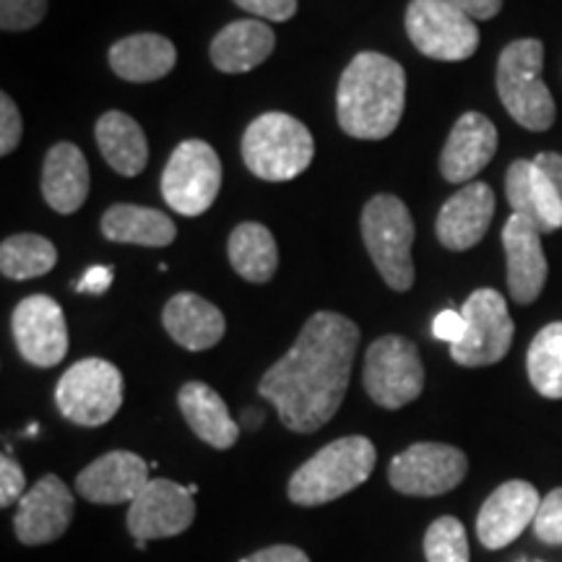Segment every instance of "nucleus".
Masks as SVG:
<instances>
[{"mask_svg":"<svg viewBox=\"0 0 562 562\" xmlns=\"http://www.w3.org/2000/svg\"><path fill=\"white\" fill-rule=\"evenodd\" d=\"M362 383L368 396L383 409H402L412 404L425 389L419 349L404 336H381L364 355Z\"/></svg>","mask_w":562,"mask_h":562,"instance_id":"nucleus-8","label":"nucleus"},{"mask_svg":"<svg viewBox=\"0 0 562 562\" xmlns=\"http://www.w3.org/2000/svg\"><path fill=\"white\" fill-rule=\"evenodd\" d=\"M47 13V0H0L3 32H26L37 26Z\"/></svg>","mask_w":562,"mask_h":562,"instance_id":"nucleus-34","label":"nucleus"},{"mask_svg":"<svg viewBox=\"0 0 562 562\" xmlns=\"http://www.w3.org/2000/svg\"><path fill=\"white\" fill-rule=\"evenodd\" d=\"M102 235L110 243L144 245V248H167L178 235L175 222L157 209L117 203L102 216Z\"/></svg>","mask_w":562,"mask_h":562,"instance_id":"nucleus-27","label":"nucleus"},{"mask_svg":"<svg viewBox=\"0 0 562 562\" xmlns=\"http://www.w3.org/2000/svg\"><path fill=\"white\" fill-rule=\"evenodd\" d=\"M13 341L34 368H55L68 355V326L60 305L47 294L21 300L11 315Z\"/></svg>","mask_w":562,"mask_h":562,"instance_id":"nucleus-13","label":"nucleus"},{"mask_svg":"<svg viewBox=\"0 0 562 562\" xmlns=\"http://www.w3.org/2000/svg\"><path fill=\"white\" fill-rule=\"evenodd\" d=\"M58 263V250L42 235H11L0 245V271L3 277L24 281L50 273Z\"/></svg>","mask_w":562,"mask_h":562,"instance_id":"nucleus-29","label":"nucleus"},{"mask_svg":"<svg viewBox=\"0 0 562 562\" xmlns=\"http://www.w3.org/2000/svg\"><path fill=\"white\" fill-rule=\"evenodd\" d=\"M463 331H467V323H463V315L461 311H442L435 315L432 321V336L440 341H448L453 347V344H459L463 339Z\"/></svg>","mask_w":562,"mask_h":562,"instance_id":"nucleus-39","label":"nucleus"},{"mask_svg":"<svg viewBox=\"0 0 562 562\" xmlns=\"http://www.w3.org/2000/svg\"><path fill=\"white\" fill-rule=\"evenodd\" d=\"M533 533L544 544H562V487L552 490L550 495L542 497L537 518H533Z\"/></svg>","mask_w":562,"mask_h":562,"instance_id":"nucleus-35","label":"nucleus"},{"mask_svg":"<svg viewBox=\"0 0 562 562\" xmlns=\"http://www.w3.org/2000/svg\"><path fill=\"white\" fill-rule=\"evenodd\" d=\"M178 404L193 435L216 451H227L240 438V425L232 419L224 398L211 385L201 381L186 383L178 393Z\"/></svg>","mask_w":562,"mask_h":562,"instance_id":"nucleus-23","label":"nucleus"},{"mask_svg":"<svg viewBox=\"0 0 562 562\" xmlns=\"http://www.w3.org/2000/svg\"><path fill=\"white\" fill-rule=\"evenodd\" d=\"M357 347L360 328L341 313L321 311L302 326L292 349L258 383L286 430L311 435L334 419L347 396Z\"/></svg>","mask_w":562,"mask_h":562,"instance_id":"nucleus-1","label":"nucleus"},{"mask_svg":"<svg viewBox=\"0 0 562 562\" xmlns=\"http://www.w3.org/2000/svg\"><path fill=\"white\" fill-rule=\"evenodd\" d=\"M161 323H165L172 341L188 351H206L216 347L227 331L220 307L193 292L175 294L165 305Z\"/></svg>","mask_w":562,"mask_h":562,"instance_id":"nucleus-21","label":"nucleus"},{"mask_svg":"<svg viewBox=\"0 0 562 562\" xmlns=\"http://www.w3.org/2000/svg\"><path fill=\"white\" fill-rule=\"evenodd\" d=\"M151 482L149 463L131 451H110L76 476V492L94 505L133 503Z\"/></svg>","mask_w":562,"mask_h":562,"instance_id":"nucleus-17","label":"nucleus"},{"mask_svg":"<svg viewBox=\"0 0 562 562\" xmlns=\"http://www.w3.org/2000/svg\"><path fill=\"white\" fill-rule=\"evenodd\" d=\"M55 404L63 417L79 427L108 425L123 406L121 370L100 357L76 362L55 385Z\"/></svg>","mask_w":562,"mask_h":562,"instance_id":"nucleus-7","label":"nucleus"},{"mask_svg":"<svg viewBox=\"0 0 562 562\" xmlns=\"http://www.w3.org/2000/svg\"><path fill=\"white\" fill-rule=\"evenodd\" d=\"M195 503L188 487L170 480H151L131 503L128 531L133 539H167L191 529Z\"/></svg>","mask_w":562,"mask_h":562,"instance_id":"nucleus-15","label":"nucleus"},{"mask_svg":"<svg viewBox=\"0 0 562 562\" xmlns=\"http://www.w3.org/2000/svg\"><path fill=\"white\" fill-rule=\"evenodd\" d=\"M467 331L451 347L453 362L461 368H484L501 362L513 344V318L508 302L495 290H476L461 307Z\"/></svg>","mask_w":562,"mask_h":562,"instance_id":"nucleus-11","label":"nucleus"},{"mask_svg":"<svg viewBox=\"0 0 562 562\" xmlns=\"http://www.w3.org/2000/svg\"><path fill=\"white\" fill-rule=\"evenodd\" d=\"M232 269L250 284H266L279 269V250L271 229L258 222H243L232 229L229 243Z\"/></svg>","mask_w":562,"mask_h":562,"instance_id":"nucleus-28","label":"nucleus"},{"mask_svg":"<svg viewBox=\"0 0 562 562\" xmlns=\"http://www.w3.org/2000/svg\"><path fill=\"white\" fill-rule=\"evenodd\" d=\"M273 45L277 37L261 19L232 21L211 42V63L222 74H248L269 60Z\"/></svg>","mask_w":562,"mask_h":562,"instance_id":"nucleus-24","label":"nucleus"},{"mask_svg":"<svg viewBox=\"0 0 562 562\" xmlns=\"http://www.w3.org/2000/svg\"><path fill=\"white\" fill-rule=\"evenodd\" d=\"M406 74L383 53H360L344 68L336 91V117L351 138L381 140L404 115Z\"/></svg>","mask_w":562,"mask_h":562,"instance_id":"nucleus-2","label":"nucleus"},{"mask_svg":"<svg viewBox=\"0 0 562 562\" xmlns=\"http://www.w3.org/2000/svg\"><path fill=\"white\" fill-rule=\"evenodd\" d=\"M503 248L508 261V290L518 305H531L547 284V256L542 248V232L510 214L503 227Z\"/></svg>","mask_w":562,"mask_h":562,"instance_id":"nucleus-18","label":"nucleus"},{"mask_svg":"<svg viewBox=\"0 0 562 562\" xmlns=\"http://www.w3.org/2000/svg\"><path fill=\"white\" fill-rule=\"evenodd\" d=\"M74 510L76 501L68 484L60 476L45 474L16 505L13 529H16L19 542L26 547L55 542L68 531Z\"/></svg>","mask_w":562,"mask_h":562,"instance_id":"nucleus-14","label":"nucleus"},{"mask_svg":"<svg viewBox=\"0 0 562 562\" xmlns=\"http://www.w3.org/2000/svg\"><path fill=\"white\" fill-rule=\"evenodd\" d=\"M378 451L364 435H349L321 448L292 474L286 495L294 505L315 508L339 501L347 492L370 480L375 469Z\"/></svg>","mask_w":562,"mask_h":562,"instance_id":"nucleus-3","label":"nucleus"},{"mask_svg":"<svg viewBox=\"0 0 562 562\" xmlns=\"http://www.w3.org/2000/svg\"><path fill=\"white\" fill-rule=\"evenodd\" d=\"M469 472L463 451L446 442H414L391 461L389 482L402 495L438 497L459 487Z\"/></svg>","mask_w":562,"mask_h":562,"instance_id":"nucleus-12","label":"nucleus"},{"mask_svg":"<svg viewBox=\"0 0 562 562\" xmlns=\"http://www.w3.org/2000/svg\"><path fill=\"white\" fill-rule=\"evenodd\" d=\"M425 558L427 562H469L472 552L459 518L442 516L430 524L425 533Z\"/></svg>","mask_w":562,"mask_h":562,"instance_id":"nucleus-32","label":"nucleus"},{"mask_svg":"<svg viewBox=\"0 0 562 562\" xmlns=\"http://www.w3.org/2000/svg\"><path fill=\"white\" fill-rule=\"evenodd\" d=\"M362 240L385 284L396 292H409L414 222L406 203L391 193L372 195L362 209Z\"/></svg>","mask_w":562,"mask_h":562,"instance_id":"nucleus-6","label":"nucleus"},{"mask_svg":"<svg viewBox=\"0 0 562 562\" xmlns=\"http://www.w3.org/2000/svg\"><path fill=\"white\" fill-rule=\"evenodd\" d=\"M497 151V128L482 112L456 121L440 154V172L448 182H467L480 175Z\"/></svg>","mask_w":562,"mask_h":562,"instance_id":"nucleus-20","label":"nucleus"},{"mask_svg":"<svg viewBox=\"0 0 562 562\" xmlns=\"http://www.w3.org/2000/svg\"><path fill=\"white\" fill-rule=\"evenodd\" d=\"M42 195L58 214H74L89 199V165L79 146L55 144L42 167Z\"/></svg>","mask_w":562,"mask_h":562,"instance_id":"nucleus-22","label":"nucleus"},{"mask_svg":"<svg viewBox=\"0 0 562 562\" xmlns=\"http://www.w3.org/2000/svg\"><path fill=\"white\" fill-rule=\"evenodd\" d=\"M406 34L432 60L459 63L472 58L480 47L474 19L448 0H412L406 9Z\"/></svg>","mask_w":562,"mask_h":562,"instance_id":"nucleus-10","label":"nucleus"},{"mask_svg":"<svg viewBox=\"0 0 562 562\" xmlns=\"http://www.w3.org/2000/svg\"><path fill=\"white\" fill-rule=\"evenodd\" d=\"M533 188L542 211L544 235L562 227V154L542 151L533 159Z\"/></svg>","mask_w":562,"mask_h":562,"instance_id":"nucleus-31","label":"nucleus"},{"mask_svg":"<svg viewBox=\"0 0 562 562\" xmlns=\"http://www.w3.org/2000/svg\"><path fill=\"white\" fill-rule=\"evenodd\" d=\"M112 284V271L108 266H91L83 277L76 281V292L81 294H102L108 292Z\"/></svg>","mask_w":562,"mask_h":562,"instance_id":"nucleus-41","label":"nucleus"},{"mask_svg":"<svg viewBox=\"0 0 562 562\" xmlns=\"http://www.w3.org/2000/svg\"><path fill=\"white\" fill-rule=\"evenodd\" d=\"M136 547H138L140 552H144V550H146V542H144V539H136Z\"/></svg>","mask_w":562,"mask_h":562,"instance_id":"nucleus-43","label":"nucleus"},{"mask_svg":"<svg viewBox=\"0 0 562 562\" xmlns=\"http://www.w3.org/2000/svg\"><path fill=\"white\" fill-rule=\"evenodd\" d=\"M505 193H508L513 214L524 216L526 222H531L544 235L542 211H539L537 188H533V159L513 161L508 178H505Z\"/></svg>","mask_w":562,"mask_h":562,"instance_id":"nucleus-33","label":"nucleus"},{"mask_svg":"<svg viewBox=\"0 0 562 562\" xmlns=\"http://www.w3.org/2000/svg\"><path fill=\"white\" fill-rule=\"evenodd\" d=\"M492 216H495V193L484 182H469L459 193L442 203L435 232L442 248L469 250L482 243L487 235Z\"/></svg>","mask_w":562,"mask_h":562,"instance_id":"nucleus-19","label":"nucleus"},{"mask_svg":"<svg viewBox=\"0 0 562 562\" xmlns=\"http://www.w3.org/2000/svg\"><path fill=\"white\" fill-rule=\"evenodd\" d=\"M521 562H529V560H521Z\"/></svg>","mask_w":562,"mask_h":562,"instance_id":"nucleus-44","label":"nucleus"},{"mask_svg":"<svg viewBox=\"0 0 562 562\" xmlns=\"http://www.w3.org/2000/svg\"><path fill=\"white\" fill-rule=\"evenodd\" d=\"M526 370L537 393L544 398H562V323H550L533 336Z\"/></svg>","mask_w":562,"mask_h":562,"instance_id":"nucleus-30","label":"nucleus"},{"mask_svg":"<svg viewBox=\"0 0 562 562\" xmlns=\"http://www.w3.org/2000/svg\"><path fill=\"white\" fill-rule=\"evenodd\" d=\"M315 154L313 133L286 112H266L243 136V161L256 178L286 182L311 167Z\"/></svg>","mask_w":562,"mask_h":562,"instance_id":"nucleus-4","label":"nucleus"},{"mask_svg":"<svg viewBox=\"0 0 562 562\" xmlns=\"http://www.w3.org/2000/svg\"><path fill=\"white\" fill-rule=\"evenodd\" d=\"M222 191V161L206 140H182L161 172V195L182 216H199L211 209Z\"/></svg>","mask_w":562,"mask_h":562,"instance_id":"nucleus-9","label":"nucleus"},{"mask_svg":"<svg viewBox=\"0 0 562 562\" xmlns=\"http://www.w3.org/2000/svg\"><path fill=\"white\" fill-rule=\"evenodd\" d=\"M26 476L24 469L19 467V461L13 456L5 453L0 459V505L11 508L13 503H19L26 495Z\"/></svg>","mask_w":562,"mask_h":562,"instance_id":"nucleus-36","label":"nucleus"},{"mask_svg":"<svg viewBox=\"0 0 562 562\" xmlns=\"http://www.w3.org/2000/svg\"><path fill=\"white\" fill-rule=\"evenodd\" d=\"M235 3L243 11L269 21H290L297 11V0H235Z\"/></svg>","mask_w":562,"mask_h":562,"instance_id":"nucleus-38","label":"nucleus"},{"mask_svg":"<svg viewBox=\"0 0 562 562\" xmlns=\"http://www.w3.org/2000/svg\"><path fill=\"white\" fill-rule=\"evenodd\" d=\"M240 562H311V558H307L300 547L273 544V547H266V550L248 554V558H243Z\"/></svg>","mask_w":562,"mask_h":562,"instance_id":"nucleus-40","label":"nucleus"},{"mask_svg":"<svg viewBox=\"0 0 562 562\" xmlns=\"http://www.w3.org/2000/svg\"><path fill=\"white\" fill-rule=\"evenodd\" d=\"M544 45L516 40L497 60V94L503 108L526 131H547L554 123V100L542 81Z\"/></svg>","mask_w":562,"mask_h":562,"instance_id":"nucleus-5","label":"nucleus"},{"mask_svg":"<svg viewBox=\"0 0 562 562\" xmlns=\"http://www.w3.org/2000/svg\"><path fill=\"white\" fill-rule=\"evenodd\" d=\"M539 492L524 480H510L484 501L476 516V537L487 550H503L516 542L537 518Z\"/></svg>","mask_w":562,"mask_h":562,"instance_id":"nucleus-16","label":"nucleus"},{"mask_svg":"<svg viewBox=\"0 0 562 562\" xmlns=\"http://www.w3.org/2000/svg\"><path fill=\"white\" fill-rule=\"evenodd\" d=\"M97 144L108 165L123 178H136L146 170L149 144H146L144 128L125 112H104L97 123Z\"/></svg>","mask_w":562,"mask_h":562,"instance_id":"nucleus-26","label":"nucleus"},{"mask_svg":"<svg viewBox=\"0 0 562 562\" xmlns=\"http://www.w3.org/2000/svg\"><path fill=\"white\" fill-rule=\"evenodd\" d=\"M21 133H24V123H21V112L16 102L9 94H0V154L9 157L16 149Z\"/></svg>","mask_w":562,"mask_h":562,"instance_id":"nucleus-37","label":"nucleus"},{"mask_svg":"<svg viewBox=\"0 0 562 562\" xmlns=\"http://www.w3.org/2000/svg\"><path fill=\"white\" fill-rule=\"evenodd\" d=\"M178 63V50L161 34H131L110 47V68L131 83L165 79Z\"/></svg>","mask_w":562,"mask_h":562,"instance_id":"nucleus-25","label":"nucleus"},{"mask_svg":"<svg viewBox=\"0 0 562 562\" xmlns=\"http://www.w3.org/2000/svg\"><path fill=\"white\" fill-rule=\"evenodd\" d=\"M448 3H453L456 9L472 16L474 21L495 19L503 9V0H448Z\"/></svg>","mask_w":562,"mask_h":562,"instance_id":"nucleus-42","label":"nucleus"}]
</instances>
